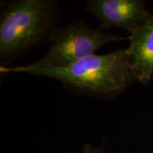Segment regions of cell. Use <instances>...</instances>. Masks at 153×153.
Listing matches in <instances>:
<instances>
[{"label":"cell","mask_w":153,"mask_h":153,"mask_svg":"<svg viewBox=\"0 0 153 153\" xmlns=\"http://www.w3.org/2000/svg\"><path fill=\"white\" fill-rule=\"evenodd\" d=\"M85 11L99 23V30L123 28L135 33L152 16L143 0H89Z\"/></svg>","instance_id":"cell-4"},{"label":"cell","mask_w":153,"mask_h":153,"mask_svg":"<svg viewBox=\"0 0 153 153\" xmlns=\"http://www.w3.org/2000/svg\"><path fill=\"white\" fill-rule=\"evenodd\" d=\"M116 34L89 27L83 19L59 26L51 41L50 49L42 58L32 63L41 68H62L95 54L105 45L123 40Z\"/></svg>","instance_id":"cell-3"},{"label":"cell","mask_w":153,"mask_h":153,"mask_svg":"<svg viewBox=\"0 0 153 153\" xmlns=\"http://www.w3.org/2000/svg\"><path fill=\"white\" fill-rule=\"evenodd\" d=\"M128 40L130 64L135 79L143 85H150L153 77V14Z\"/></svg>","instance_id":"cell-5"},{"label":"cell","mask_w":153,"mask_h":153,"mask_svg":"<svg viewBox=\"0 0 153 153\" xmlns=\"http://www.w3.org/2000/svg\"><path fill=\"white\" fill-rule=\"evenodd\" d=\"M81 153H106L103 148L91 144H85Z\"/></svg>","instance_id":"cell-6"},{"label":"cell","mask_w":153,"mask_h":153,"mask_svg":"<svg viewBox=\"0 0 153 153\" xmlns=\"http://www.w3.org/2000/svg\"><path fill=\"white\" fill-rule=\"evenodd\" d=\"M1 74L25 73L55 79L76 95L113 100L136 82L130 64L128 48L94 54L62 68H41L31 64L0 68Z\"/></svg>","instance_id":"cell-1"},{"label":"cell","mask_w":153,"mask_h":153,"mask_svg":"<svg viewBox=\"0 0 153 153\" xmlns=\"http://www.w3.org/2000/svg\"><path fill=\"white\" fill-rule=\"evenodd\" d=\"M0 5V68L50 42L60 26L57 0H11Z\"/></svg>","instance_id":"cell-2"}]
</instances>
